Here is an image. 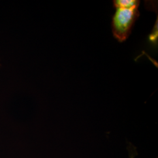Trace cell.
<instances>
[{
    "mask_svg": "<svg viewBox=\"0 0 158 158\" xmlns=\"http://www.w3.org/2000/svg\"><path fill=\"white\" fill-rule=\"evenodd\" d=\"M138 6L131 8H116L113 16L112 29L114 37L119 42L127 40L130 35L136 20L139 15Z\"/></svg>",
    "mask_w": 158,
    "mask_h": 158,
    "instance_id": "cell-1",
    "label": "cell"
},
{
    "mask_svg": "<svg viewBox=\"0 0 158 158\" xmlns=\"http://www.w3.org/2000/svg\"><path fill=\"white\" fill-rule=\"evenodd\" d=\"M139 5V1L136 0H117L114 1V6L115 8H131Z\"/></svg>",
    "mask_w": 158,
    "mask_h": 158,
    "instance_id": "cell-2",
    "label": "cell"
}]
</instances>
